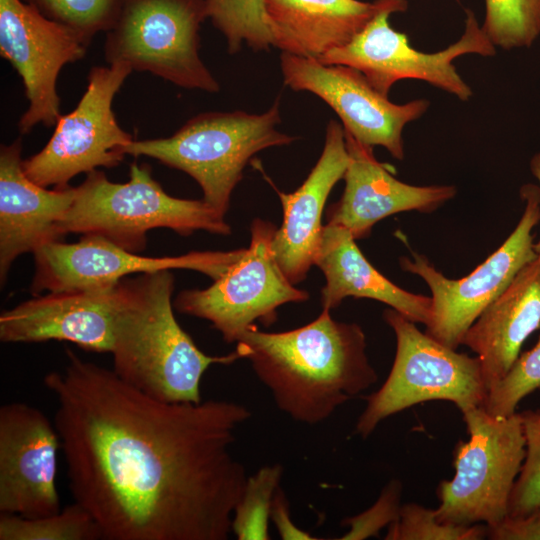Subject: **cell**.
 <instances>
[{
    "instance_id": "obj_9",
    "label": "cell",
    "mask_w": 540,
    "mask_h": 540,
    "mask_svg": "<svg viewBox=\"0 0 540 540\" xmlns=\"http://www.w3.org/2000/svg\"><path fill=\"white\" fill-rule=\"evenodd\" d=\"M525 201L521 219L506 241L469 275L446 278L429 260L413 253L402 257L404 271L420 276L431 290L432 312L426 334L443 345L457 349L475 320L510 285L516 275L537 258L533 228L540 221V186L520 189Z\"/></svg>"
},
{
    "instance_id": "obj_18",
    "label": "cell",
    "mask_w": 540,
    "mask_h": 540,
    "mask_svg": "<svg viewBox=\"0 0 540 540\" xmlns=\"http://www.w3.org/2000/svg\"><path fill=\"white\" fill-rule=\"evenodd\" d=\"M345 132V131H344ZM349 162L344 192L327 210V223L348 230L355 240L367 238L380 220L405 211L432 212L452 199L453 185L414 186L396 179L377 161L373 147L345 132Z\"/></svg>"
},
{
    "instance_id": "obj_29",
    "label": "cell",
    "mask_w": 540,
    "mask_h": 540,
    "mask_svg": "<svg viewBox=\"0 0 540 540\" xmlns=\"http://www.w3.org/2000/svg\"><path fill=\"white\" fill-rule=\"evenodd\" d=\"M540 389V335L536 345L522 354L507 373L488 389L482 408L495 418L516 413L519 402Z\"/></svg>"
},
{
    "instance_id": "obj_23",
    "label": "cell",
    "mask_w": 540,
    "mask_h": 540,
    "mask_svg": "<svg viewBox=\"0 0 540 540\" xmlns=\"http://www.w3.org/2000/svg\"><path fill=\"white\" fill-rule=\"evenodd\" d=\"M314 265L325 277L321 290L323 309H334L346 297L385 303L414 323H429L431 297L413 294L392 283L364 257L351 233L327 223L323 227Z\"/></svg>"
},
{
    "instance_id": "obj_33",
    "label": "cell",
    "mask_w": 540,
    "mask_h": 540,
    "mask_svg": "<svg viewBox=\"0 0 540 540\" xmlns=\"http://www.w3.org/2000/svg\"><path fill=\"white\" fill-rule=\"evenodd\" d=\"M486 537L493 540H540V508L523 516H506L486 526Z\"/></svg>"
},
{
    "instance_id": "obj_35",
    "label": "cell",
    "mask_w": 540,
    "mask_h": 540,
    "mask_svg": "<svg viewBox=\"0 0 540 540\" xmlns=\"http://www.w3.org/2000/svg\"><path fill=\"white\" fill-rule=\"evenodd\" d=\"M530 169L532 174L540 184V152H538L532 157L530 162ZM534 251L537 255V258L540 260V239L537 243H534Z\"/></svg>"
},
{
    "instance_id": "obj_28",
    "label": "cell",
    "mask_w": 540,
    "mask_h": 540,
    "mask_svg": "<svg viewBox=\"0 0 540 540\" xmlns=\"http://www.w3.org/2000/svg\"><path fill=\"white\" fill-rule=\"evenodd\" d=\"M46 18L74 31L88 47L115 23L123 0H25Z\"/></svg>"
},
{
    "instance_id": "obj_15",
    "label": "cell",
    "mask_w": 540,
    "mask_h": 540,
    "mask_svg": "<svg viewBox=\"0 0 540 540\" xmlns=\"http://www.w3.org/2000/svg\"><path fill=\"white\" fill-rule=\"evenodd\" d=\"M87 46L71 29L22 0H0V54L22 79L28 107L18 121L21 134L36 125H56V85L63 66L82 59Z\"/></svg>"
},
{
    "instance_id": "obj_4",
    "label": "cell",
    "mask_w": 540,
    "mask_h": 540,
    "mask_svg": "<svg viewBox=\"0 0 540 540\" xmlns=\"http://www.w3.org/2000/svg\"><path fill=\"white\" fill-rule=\"evenodd\" d=\"M59 233L98 235L134 253L146 248L147 232L168 228L182 236L198 230L228 235L231 227L203 199L167 194L143 163L130 165L129 180L110 181L93 170L76 187L75 199L57 224Z\"/></svg>"
},
{
    "instance_id": "obj_3",
    "label": "cell",
    "mask_w": 540,
    "mask_h": 540,
    "mask_svg": "<svg viewBox=\"0 0 540 540\" xmlns=\"http://www.w3.org/2000/svg\"><path fill=\"white\" fill-rule=\"evenodd\" d=\"M170 270L142 273L119 282L120 304L112 349L113 371L143 393L171 403L201 402L200 383L214 364L241 354L210 356L177 322Z\"/></svg>"
},
{
    "instance_id": "obj_6",
    "label": "cell",
    "mask_w": 540,
    "mask_h": 540,
    "mask_svg": "<svg viewBox=\"0 0 540 540\" xmlns=\"http://www.w3.org/2000/svg\"><path fill=\"white\" fill-rule=\"evenodd\" d=\"M383 318L395 333L396 354L383 385L364 397L358 435L367 438L382 420L426 401H450L461 412L482 406L488 389L478 357L443 345L392 308Z\"/></svg>"
},
{
    "instance_id": "obj_22",
    "label": "cell",
    "mask_w": 540,
    "mask_h": 540,
    "mask_svg": "<svg viewBox=\"0 0 540 540\" xmlns=\"http://www.w3.org/2000/svg\"><path fill=\"white\" fill-rule=\"evenodd\" d=\"M540 328V260L527 264L481 313L462 344L477 354L489 389L509 370L526 339Z\"/></svg>"
},
{
    "instance_id": "obj_1",
    "label": "cell",
    "mask_w": 540,
    "mask_h": 540,
    "mask_svg": "<svg viewBox=\"0 0 540 540\" xmlns=\"http://www.w3.org/2000/svg\"><path fill=\"white\" fill-rule=\"evenodd\" d=\"M44 376L73 500L102 540H226L245 482L236 429L251 417L227 400L171 403L66 348Z\"/></svg>"
},
{
    "instance_id": "obj_21",
    "label": "cell",
    "mask_w": 540,
    "mask_h": 540,
    "mask_svg": "<svg viewBox=\"0 0 540 540\" xmlns=\"http://www.w3.org/2000/svg\"><path fill=\"white\" fill-rule=\"evenodd\" d=\"M273 47L319 60L348 44L376 15L403 13L407 0H265Z\"/></svg>"
},
{
    "instance_id": "obj_14",
    "label": "cell",
    "mask_w": 540,
    "mask_h": 540,
    "mask_svg": "<svg viewBox=\"0 0 540 540\" xmlns=\"http://www.w3.org/2000/svg\"><path fill=\"white\" fill-rule=\"evenodd\" d=\"M280 67L286 86L316 95L337 114L345 132L364 145L384 147L398 160L404 158V127L430 106L423 98L393 103L350 66L282 52Z\"/></svg>"
},
{
    "instance_id": "obj_17",
    "label": "cell",
    "mask_w": 540,
    "mask_h": 540,
    "mask_svg": "<svg viewBox=\"0 0 540 540\" xmlns=\"http://www.w3.org/2000/svg\"><path fill=\"white\" fill-rule=\"evenodd\" d=\"M120 304L119 283L110 288L36 295L0 315L3 343L71 342L111 353Z\"/></svg>"
},
{
    "instance_id": "obj_19",
    "label": "cell",
    "mask_w": 540,
    "mask_h": 540,
    "mask_svg": "<svg viewBox=\"0 0 540 540\" xmlns=\"http://www.w3.org/2000/svg\"><path fill=\"white\" fill-rule=\"evenodd\" d=\"M349 162L343 125L330 120L322 153L302 185L292 193L278 194L283 220L272 238L271 251L286 277L294 284L303 281L319 248L324 225L322 214L327 198L343 179Z\"/></svg>"
},
{
    "instance_id": "obj_13",
    "label": "cell",
    "mask_w": 540,
    "mask_h": 540,
    "mask_svg": "<svg viewBox=\"0 0 540 540\" xmlns=\"http://www.w3.org/2000/svg\"><path fill=\"white\" fill-rule=\"evenodd\" d=\"M233 251H193L178 256L148 257L128 251L98 235H84L76 243L53 241L34 254L32 295L43 291L95 290L116 286L134 273L187 269L213 280L221 277L244 254Z\"/></svg>"
},
{
    "instance_id": "obj_10",
    "label": "cell",
    "mask_w": 540,
    "mask_h": 540,
    "mask_svg": "<svg viewBox=\"0 0 540 540\" xmlns=\"http://www.w3.org/2000/svg\"><path fill=\"white\" fill-rule=\"evenodd\" d=\"M132 71L125 63L90 69L87 88L75 109L59 117L41 151L23 160L29 179L45 188H66L78 174L122 162L134 138L118 124L112 103Z\"/></svg>"
},
{
    "instance_id": "obj_20",
    "label": "cell",
    "mask_w": 540,
    "mask_h": 540,
    "mask_svg": "<svg viewBox=\"0 0 540 540\" xmlns=\"http://www.w3.org/2000/svg\"><path fill=\"white\" fill-rule=\"evenodd\" d=\"M22 139L0 149V281L17 257L60 241L57 224L72 205L76 187L48 190L23 170Z\"/></svg>"
},
{
    "instance_id": "obj_16",
    "label": "cell",
    "mask_w": 540,
    "mask_h": 540,
    "mask_svg": "<svg viewBox=\"0 0 540 540\" xmlns=\"http://www.w3.org/2000/svg\"><path fill=\"white\" fill-rule=\"evenodd\" d=\"M58 431L38 408L0 407V513L34 518L61 510L56 487Z\"/></svg>"
},
{
    "instance_id": "obj_5",
    "label": "cell",
    "mask_w": 540,
    "mask_h": 540,
    "mask_svg": "<svg viewBox=\"0 0 540 540\" xmlns=\"http://www.w3.org/2000/svg\"><path fill=\"white\" fill-rule=\"evenodd\" d=\"M280 123L277 98L260 114L237 110L196 115L170 137L134 139L125 153L154 158L190 175L201 187L203 200L225 216L231 194L253 156L296 140L277 130Z\"/></svg>"
},
{
    "instance_id": "obj_12",
    "label": "cell",
    "mask_w": 540,
    "mask_h": 540,
    "mask_svg": "<svg viewBox=\"0 0 540 540\" xmlns=\"http://www.w3.org/2000/svg\"><path fill=\"white\" fill-rule=\"evenodd\" d=\"M391 10L376 15L348 44L336 48L318 61L359 70L381 94L388 96L403 79H417L468 101L473 91L457 72L453 61L463 55L494 56L496 47L479 25L474 12L466 10L460 38L443 50L426 53L413 48L408 36L389 24Z\"/></svg>"
},
{
    "instance_id": "obj_31",
    "label": "cell",
    "mask_w": 540,
    "mask_h": 540,
    "mask_svg": "<svg viewBox=\"0 0 540 540\" xmlns=\"http://www.w3.org/2000/svg\"><path fill=\"white\" fill-rule=\"evenodd\" d=\"M525 437V458L514 484L508 515H526L540 508V409L520 413Z\"/></svg>"
},
{
    "instance_id": "obj_30",
    "label": "cell",
    "mask_w": 540,
    "mask_h": 540,
    "mask_svg": "<svg viewBox=\"0 0 540 540\" xmlns=\"http://www.w3.org/2000/svg\"><path fill=\"white\" fill-rule=\"evenodd\" d=\"M486 526L453 525L438 520L435 509L416 503L401 505L398 518L388 526L386 540H479Z\"/></svg>"
},
{
    "instance_id": "obj_11",
    "label": "cell",
    "mask_w": 540,
    "mask_h": 540,
    "mask_svg": "<svg viewBox=\"0 0 540 540\" xmlns=\"http://www.w3.org/2000/svg\"><path fill=\"white\" fill-rule=\"evenodd\" d=\"M273 223L255 219L243 256L205 289L180 292L173 303L183 314L209 321L227 343H237L256 321L268 326L286 303L304 302L309 293L295 287L271 251Z\"/></svg>"
},
{
    "instance_id": "obj_27",
    "label": "cell",
    "mask_w": 540,
    "mask_h": 540,
    "mask_svg": "<svg viewBox=\"0 0 540 540\" xmlns=\"http://www.w3.org/2000/svg\"><path fill=\"white\" fill-rule=\"evenodd\" d=\"M481 26L495 47H530L540 35V0H485Z\"/></svg>"
},
{
    "instance_id": "obj_26",
    "label": "cell",
    "mask_w": 540,
    "mask_h": 540,
    "mask_svg": "<svg viewBox=\"0 0 540 540\" xmlns=\"http://www.w3.org/2000/svg\"><path fill=\"white\" fill-rule=\"evenodd\" d=\"M283 474L282 465H265L245 482L235 506L232 532L238 540H269L272 501Z\"/></svg>"
},
{
    "instance_id": "obj_7",
    "label": "cell",
    "mask_w": 540,
    "mask_h": 540,
    "mask_svg": "<svg viewBox=\"0 0 540 540\" xmlns=\"http://www.w3.org/2000/svg\"><path fill=\"white\" fill-rule=\"evenodd\" d=\"M469 439L454 449V477L437 489L438 520L493 526L508 515L510 496L525 458L520 413L495 418L481 406L462 412Z\"/></svg>"
},
{
    "instance_id": "obj_8",
    "label": "cell",
    "mask_w": 540,
    "mask_h": 540,
    "mask_svg": "<svg viewBox=\"0 0 540 540\" xmlns=\"http://www.w3.org/2000/svg\"><path fill=\"white\" fill-rule=\"evenodd\" d=\"M204 0H123L106 32L104 56L179 87L217 93L220 85L200 55Z\"/></svg>"
},
{
    "instance_id": "obj_2",
    "label": "cell",
    "mask_w": 540,
    "mask_h": 540,
    "mask_svg": "<svg viewBox=\"0 0 540 540\" xmlns=\"http://www.w3.org/2000/svg\"><path fill=\"white\" fill-rule=\"evenodd\" d=\"M236 344L278 409L307 425L327 420L378 380L362 328L334 320L329 309L284 332L261 331L254 324Z\"/></svg>"
},
{
    "instance_id": "obj_25",
    "label": "cell",
    "mask_w": 540,
    "mask_h": 540,
    "mask_svg": "<svg viewBox=\"0 0 540 540\" xmlns=\"http://www.w3.org/2000/svg\"><path fill=\"white\" fill-rule=\"evenodd\" d=\"M207 16L226 39L230 54L245 43L252 50L268 51L273 37L265 0H204Z\"/></svg>"
},
{
    "instance_id": "obj_34",
    "label": "cell",
    "mask_w": 540,
    "mask_h": 540,
    "mask_svg": "<svg viewBox=\"0 0 540 540\" xmlns=\"http://www.w3.org/2000/svg\"><path fill=\"white\" fill-rule=\"evenodd\" d=\"M270 519L283 540H316L310 533L297 527L291 519L289 501L279 487L274 495Z\"/></svg>"
},
{
    "instance_id": "obj_24",
    "label": "cell",
    "mask_w": 540,
    "mask_h": 540,
    "mask_svg": "<svg viewBox=\"0 0 540 540\" xmlns=\"http://www.w3.org/2000/svg\"><path fill=\"white\" fill-rule=\"evenodd\" d=\"M91 514L73 502L60 511L34 518L0 513V540H99Z\"/></svg>"
},
{
    "instance_id": "obj_32",
    "label": "cell",
    "mask_w": 540,
    "mask_h": 540,
    "mask_svg": "<svg viewBox=\"0 0 540 540\" xmlns=\"http://www.w3.org/2000/svg\"><path fill=\"white\" fill-rule=\"evenodd\" d=\"M402 485L399 480H391L381 491L376 502L364 512L342 521L349 530L339 539L363 540L377 537L381 529L394 522L400 512Z\"/></svg>"
}]
</instances>
